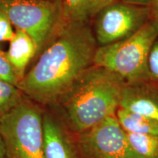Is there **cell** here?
I'll return each mask as SVG.
<instances>
[{
	"label": "cell",
	"mask_w": 158,
	"mask_h": 158,
	"mask_svg": "<svg viewBox=\"0 0 158 158\" xmlns=\"http://www.w3.org/2000/svg\"><path fill=\"white\" fill-rule=\"evenodd\" d=\"M98 43L88 23L67 22L20 81L22 93L41 104L60 99L94 64Z\"/></svg>",
	"instance_id": "obj_1"
},
{
	"label": "cell",
	"mask_w": 158,
	"mask_h": 158,
	"mask_svg": "<svg viewBox=\"0 0 158 158\" xmlns=\"http://www.w3.org/2000/svg\"><path fill=\"white\" fill-rule=\"evenodd\" d=\"M125 84L107 69L94 64L88 68L59 100L71 130L82 133L116 116Z\"/></svg>",
	"instance_id": "obj_2"
},
{
	"label": "cell",
	"mask_w": 158,
	"mask_h": 158,
	"mask_svg": "<svg viewBox=\"0 0 158 158\" xmlns=\"http://www.w3.org/2000/svg\"><path fill=\"white\" fill-rule=\"evenodd\" d=\"M158 37V24L150 19L137 32L127 38L98 46L94 64L118 75L127 84L150 81L148 59Z\"/></svg>",
	"instance_id": "obj_3"
},
{
	"label": "cell",
	"mask_w": 158,
	"mask_h": 158,
	"mask_svg": "<svg viewBox=\"0 0 158 158\" xmlns=\"http://www.w3.org/2000/svg\"><path fill=\"white\" fill-rule=\"evenodd\" d=\"M0 10L15 29L35 41L37 56L56 36L65 23L61 1L0 0Z\"/></svg>",
	"instance_id": "obj_4"
},
{
	"label": "cell",
	"mask_w": 158,
	"mask_h": 158,
	"mask_svg": "<svg viewBox=\"0 0 158 158\" xmlns=\"http://www.w3.org/2000/svg\"><path fill=\"white\" fill-rule=\"evenodd\" d=\"M7 158H45L43 116L39 108L23 100L0 122Z\"/></svg>",
	"instance_id": "obj_5"
},
{
	"label": "cell",
	"mask_w": 158,
	"mask_h": 158,
	"mask_svg": "<svg viewBox=\"0 0 158 158\" xmlns=\"http://www.w3.org/2000/svg\"><path fill=\"white\" fill-rule=\"evenodd\" d=\"M147 6L114 2L96 16L94 35L98 46L119 42L135 34L152 19Z\"/></svg>",
	"instance_id": "obj_6"
},
{
	"label": "cell",
	"mask_w": 158,
	"mask_h": 158,
	"mask_svg": "<svg viewBox=\"0 0 158 158\" xmlns=\"http://www.w3.org/2000/svg\"><path fill=\"white\" fill-rule=\"evenodd\" d=\"M78 146L88 158H140L116 116L80 133Z\"/></svg>",
	"instance_id": "obj_7"
},
{
	"label": "cell",
	"mask_w": 158,
	"mask_h": 158,
	"mask_svg": "<svg viewBox=\"0 0 158 158\" xmlns=\"http://www.w3.org/2000/svg\"><path fill=\"white\" fill-rule=\"evenodd\" d=\"M119 108L158 121V86L151 81L126 83Z\"/></svg>",
	"instance_id": "obj_8"
},
{
	"label": "cell",
	"mask_w": 158,
	"mask_h": 158,
	"mask_svg": "<svg viewBox=\"0 0 158 158\" xmlns=\"http://www.w3.org/2000/svg\"><path fill=\"white\" fill-rule=\"evenodd\" d=\"M45 158H76L70 140L52 116H43Z\"/></svg>",
	"instance_id": "obj_9"
},
{
	"label": "cell",
	"mask_w": 158,
	"mask_h": 158,
	"mask_svg": "<svg viewBox=\"0 0 158 158\" xmlns=\"http://www.w3.org/2000/svg\"><path fill=\"white\" fill-rule=\"evenodd\" d=\"M9 43L6 54L20 81L24 77L30 61L37 56V48L32 38L19 29H15L14 37Z\"/></svg>",
	"instance_id": "obj_10"
},
{
	"label": "cell",
	"mask_w": 158,
	"mask_h": 158,
	"mask_svg": "<svg viewBox=\"0 0 158 158\" xmlns=\"http://www.w3.org/2000/svg\"><path fill=\"white\" fill-rule=\"evenodd\" d=\"M116 0H61L64 19L67 22L88 23L104 7Z\"/></svg>",
	"instance_id": "obj_11"
},
{
	"label": "cell",
	"mask_w": 158,
	"mask_h": 158,
	"mask_svg": "<svg viewBox=\"0 0 158 158\" xmlns=\"http://www.w3.org/2000/svg\"><path fill=\"white\" fill-rule=\"evenodd\" d=\"M116 118L127 133L158 136V121L118 108Z\"/></svg>",
	"instance_id": "obj_12"
},
{
	"label": "cell",
	"mask_w": 158,
	"mask_h": 158,
	"mask_svg": "<svg viewBox=\"0 0 158 158\" xmlns=\"http://www.w3.org/2000/svg\"><path fill=\"white\" fill-rule=\"evenodd\" d=\"M23 95L17 86L0 79V122L24 100Z\"/></svg>",
	"instance_id": "obj_13"
},
{
	"label": "cell",
	"mask_w": 158,
	"mask_h": 158,
	"mask_svg": "<svg viewBox=\"0 0 158 158\" xmlns=\"http://www.w3.org/2000/svg\"><path fill=\"white\" fill-rule=\"evenodd\" d=\"M126 133L130 145L140 158H158V136Z\"/></svg>",
	"instance_id": "obj_14"
},
{
	"label": "cell",
	"mask_w": 158,
	"mask_h": 158,
	"mask_svg": "<svg viewBox=\"0 0 158 158\" xmlns=\"http://www.w3.org/2000/svg\"><path fill=\"white\" fill-rule=\"evenodd\" d=\"M0 79L15 86L19 84L18 79L13 66L8 60L6 51L0 48Z\"/></svg>",
	"instance_id": "obj_15"
},
{
	"label": "cell",
	"mask_w": 158,
	"mask_h": 158,
	"mask_svg": "<svg viewBox=\"0 0 158 158\" xmlns=\"http://www.w3.org/2000/svg\"><path fill=\"white\" fill-rule=\"evenodd\" d=\"M150 81L158 86V37L153 43L148 59Z\"/></svg>",
	"instance_id": "obj_16"
},
{
	"label": "cell",
	"mask_w": 158,
	"mask_h": 158,
	"mask_svg": "<svg viewBox=\"0 0 158 158\" xmlns=\"http://www.w3.org/2000/svg\"><path fill=\"white\" fill-rule=\"evenodd\" d=\"M15 31L10 19L0 10V43L10 42L14 37Z\"/></svg>",
	"instance_id": "obj_17"
},
{
	"label": "cell",
	"mask_w": 158,
	"mask_h": 158,
	"mask_svg": "<svg viewBox=\"0 0 158 158\" xmlns=\"http://www.w3.org/2000/svg\"><path fill=\"white\" fill-rule=\"evenodd\" d=\"M149 7L151 10L152 19L158 24V0H151Z\"/></svg>",
	"instance_id": "obj_18"
},
{
	"label": "cell",
	"mask_w": 158,
	"mask_h": 158,
	"mask_svg": "<svg viewBox=\"0 0 158 158\" xmlns=\"http://www.w3.org/2000/svg\"><path fill=\"white\" fill-rule=\"evenodd\" d=\"M124 3L130 4V5H138V6H147L149 7L151 0H120Z\"/></svg>",
	"instance_id": "obj_19"
},
{
	"label": "cell",
	"mask_w": 158,
	"mask_h": 158,
	"mask_svg": "<svg viewBox=\"0 0 158 158\" xmlns=\"http://www.w3.org/2000/svg\"><path fill=\"white\" fill-rule=\"evenodd\" d=\"M0 158H7L5 145L1 134H0Z\"/></svg>",
	"instance_id": "obj_20"
},
{
	"label": "cell",
	"mask_w": 158,
	"mask_h": 158,
	"mask_svg": "<svg viewBox=\"0 0 158 158\" xmlns=\"http://www.w3.org/2000/svg\"><path fill=\"white\" fill-rule=\"evenodd\" d=\"M51 1H61V0H51Z\"/></svg>",
	"instance_id": "obj_21"
}]
</instances>
